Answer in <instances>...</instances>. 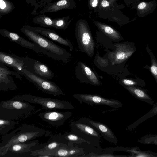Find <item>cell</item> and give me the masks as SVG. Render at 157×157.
<instances>
[{"label":"cell","instance_id":"cb8c5ba5","mask_svg":"<svg viewBox=\"0 0 157 157\" xmlns=\"http://www.w3.org/2000/svg\"><path fill=\"white\" fill-rule=\"evenodd\" d=\"M79 63L81 71L85 79L87 80V82L94 85H100V82L93 71L83 63L80 62Z\"/></svg>","mask_w":157,"mask_h":157},{"label":"cell","instance_id":"ffe728a7","mask_svg":"<svg viewBox=\"0 0 157 157\" xmlns=\"http://www.w3.org/2000/svg\"><path fill=\"white\" fill-rule=\"evenodd\" d=\"M93 22L100 32L113 41H118L124 39L119 31L110 26L94 20Z\"/></svg>","mask_w":157,"mask_h":157},{"label":"cell","instance_id":"6da1fadb","mask_svg":"<svg viewBox=\"0 0 157 157\" xmlns=\"http://www.w3.org/2000/svg\"><path fill=\"white\" fill-rule=\"evenodd\" d=\"M52 135L48 130L26 124L16 128L9 134L1 137L0 156H3L8 151L11 145L19 143L28 142L37 138L47 137Z\"/></svg>","mask_w":157,"mask_h":157},{"label":"cell","instance_id":"3957f363","mask_svg":"<svg viewBox=\"0 0 157 157\" xmlns=\"http://www.w3.org/2000/svg\"><path fill=\"white\" fill-rule=\"evenodd\" d=\"M30 103L12 98L0 103V118L13 120L32 112L35 107Z\"/></svg>","mask_w":157,"mask_h":157},{"label":"cell","instance_id":"8992f818","mask_svg":"<svg viewBox=\"0 0 157 157\" xmlns=\"http://www.w3.org/2000/svg\"><path fill=\"white\" fill-rule=\"evenodd\" d=\"M12 98L23 100L30 103L39 104L41 106L42 109L48 110H68L74 109V105L68 101L30 94L16 95Z\"/></svg>","mask_w":157,"mask_h":157},{"label":"cell","instance_id":"277c9868","mask_svg":"<svg viewBox=\"0 0 157 157\" xmlns=\"http://www.w3.org/2000/svg\"><path fill=\"white\" fill-rule=\"evenodd\" d=\"M117 0H101L98 7L94 10L98 13L100 17L107 19L119 25L126 24L129 22L128 18L120 10L125 6L118 4Z\"/></svg>","mask_w":157,"mask_h":157},{"label":"cell","instance_id":"e0dca14e","mask_svg":"<svg viewBox=\"0 0 157 157\" xmlns=\"http://www.w3.org/2000/svg\"><path fill=\"white\" fill-rule=\"evenodd\" d=\"M76 6L74 0H57L52 3H47L37 14L56 12L63 9H73Z\"/></svg>","mask_w":157,"mask_h":157},{"label":"cell","instance_id":"ba28073f","mask_svg":"<svg viewBox=\"0 0 157 157\" xmlns=\"http://www.w3.org/2000/svg\"><path fill=\"white\" fill-rule=\"evenodd\" d=\"M21 75L25 76L44 92L55 96L65 95L62 89L54 82L41 77L25 69L22 70Z\"/></svg>","mask_w":157,"mask_h":157},{"label":"cell","instance_id":"484cf974","mask_svg":"<svg viewBox=\"0 0 157 157\" xmlns=\"http://www.w3.org/2000/svg\"><path fill=\"white\" fill-rule=\"evenodd\" d=\"M33 21L34 23L44 27L54 28L53 19L45 14L37 15L33 18Z\"/></svg>","mask_w":157,"mask_h":157},{"label":"cell","instance_id":"7402d4cb","mask_svg":"<svg viewBox=\"0 0 157 157\" xmlns=\"http://www.w3.org/2000/svg\"><path fill=\"white\" fill-rule=\"evenodd\" d=\"M136 98L151 105L154 104L152 99L147 93L145 90L137 86H124Z\"/></svg>","mask_w":157,"mask_h":157},{"label":"cell","instance_id":"7a4b0ae2","mask_svg":"<svg viewBox=\"0 0 157 157\" xmlns=\"http://www.w3.org/2000/svg\"><path fill=\"white\" fill-rule=\"evenodd\" d=\"M20 30L29 40L40 47L42 54L57 61H64L69 58V54L66 50L33 30L28 25H23Z\"/></svg>","mask_w":157,"mask_h":157},{"label":"cell","instance_id":"52a82bcc","mask_svg":"<svg viewBox=\"0 0 157 157\" xmlns=\"http://www.w3.org/2000/svg\"><path fill=\"white\" fill-rule=\"evenodd\" d=\"M71 128L73 133L88 142L89 145L102 150L100 146V134L93 127L78 121L72 123Z\"/></svg>","mask_w":157,"mask_h":157},{"label":"cell","instance_id":"5bb4252c","mask_svg":"<svg viewBox=\"0 0 157 157\" xmlns=\"http://www.w3.org/2000/svg\"><path fill=\"white\" fill-rule=\"evenodd\" d=\"M79 121L93 127L108 142L115 145L117 144L118 142L117 138L112 131L106 125L85 117L80 118Z\"/></svg>","mask_w":157,"mask_h":157},{"label":"cell","instance_id":"d4e9b609","mask_svg":"<svg viewBox=\"0 0 157 157\" xmlns=\"http://www.w3.org/2000/svg\"><path fill=\"white\" fill-rule=\"evenodd\" d=\"M59 136L63 140L68 141L67 145L69 147L74 146L73 145L74 144H80L83 143H85L89 144L88 142L73 132L59 135Z\"/></svg>","mask_w":157,"mask_h":157},{"label":"cell","instance_id":"83f0119b","mask_svg":"<svg viewBox=\"0 0 157 157\" xmlns=\"http://www.w3.org/2000/svg\"><path fill=\"white\" fill-rule=\"evenodd\" d=\"M15 125L13 120H7L0 118V135H5L13 129Z\"/></svg>","mask_w":157,"mask_h":157},{"label":"cell","instance_id":"4dcf8cb0","mask_svg":"<svg viewBox=\"0 0 157 157\" xmlns=\"http://www.w3.org/2000/svg\"><path fill=\"white\" fill-rule=\"evenodd\" d=\"M121 84L124 86H145V82L141 79L134 80L130 79H123L121 81Z\"/></svg>","mask_w":157,"mask_h":157},{"label":"cell","instance_id":"603a6c76","mask_svg":"<svg viewBox=\"0 0 157 157\" xmlns=\"http://www.w3.org/2000/svg\"><path fill=\"white\" fill-rule=\"evenodd\" d=\"M157 6L155 0L140 2L136 6L138 16L143 17L152 13Z\"/></svg>","mask_w":157,"mask_h":157},{"label":"cell","instance_id":"1f68e13d","mask_svg":"<svg viewBox=\"0 0 157 157\" xmlns=\"http://www.w3.org/2000/svg\"><path fill=\"white\" fill-rule=\"evenodd\" d=\"M39 0H25V2L28 5H30L34 7V9L31 13V14L35 15L37 14V11L38 9L41 8L42 6L38 2Z\"/></svg>","mask_w":157,"mask_h":157},{"label":"cell","instance_id":"8fae6325","mask_svg":"<svg viewBox=\"0 0 157 157\" xmlns=\"http://www.w3.org/2000/svg\"><path fill=\"white\" fill-rule=\"evenodd\" d=\"M5 65L0 62V90L5 91L15 90L17 86L10 75H13L16 78L22 80L21 75L17 72L9 70Z\"/></svg>","mask_w":157,"mask_h":157},{"label":"cell","instance_id":"9a60e30c","mask_svg":"<svg viewBox=\"0 0 157 157\" xmlns=\"http://www.w3.org/2000/svg\"><path fill=\"white\" fill-rule=\"evenodd\" d=\"M0 34L8 38L10 41L17 43L23 47L32 50L37 53H42L41 50L37 45L27 40L17 33L6 29H1Z\"/></svg>","mask_w":157,"mask_h":157},{"label":"cell","instance_id":"e575fe53","mask_svg":"<svg viewBox=\"0 0 157 157\" xmlns=\"http://www.w3.org/2000/svg\"><path fill=\"white\" fill-rule=\"evenodd\" d=\"M136 156V157H148V156H150V155H147L146 154L142 153H140L139 154H138Z\"/></svg>","mask_w":157,"mask_h":157},{"label":"cell","instance_id":"f1b7e54d","mask_svg":"<svg viewBox=\"0 0 157 157\" xmlns=\"http://www.w3.org/2000/svg\"><path fill=\"white\" fill-rule=\"evenodd\" d=\"M54 28L57 29L65 30L71 21L69 16L53 19Z\"/></svg>","mask_w":157,"mask_h":157},{"label":"cell","instance_id":"d6a6232c","mask_svg":"<svg viewBox=\"0 0 157 157\" xmlns=\"http://www.w3.org/2000/svg\"><path fill=\"white\" fill-rule=\"evenodd\" d=\"M101 0H88V5L91 10H95L98 6Z\"/></svg>","mask_w":157,"mask_h":157},{"label":"cell","instance_id":"f546056e","mask_svg":"<svg viewBox=\"0 0 157 157\" xmlns=\"http://www.w3.org/2000/svg\"><path fill=\"white\" fill-rule=\"evenodd\" d=\"M146 50L150 56L151 62V64L149 67V71L152 75L155 78L157 83V60L153 54L151 49L147 45L146 46Z\"/></svg>","mask_w":157,"mask_h":157},{"label":"cell","instance_id":"d6986e66","mask_svg":"<svg viewBox=\"0 0 157 157\" xmlns=\"http://www.w3.org/2000/svg\"><path fill=\"white\" fill-rule=\"evenodd\" d=\"M31 72L45 79H51L54 76V73L46 65L32 59Z\"/></svg>","mask_w":157,"mask_h":157},{"label":"cell","instance_id":"4316f807","mask_svg":"<svg viewBox=\"0 0 157 157\" xmlns=\"http://www.w3.org/2000/svg\"><path fill=\"white\" fill-rule=\"evenodd\" d=\"M15 7L13 3L8 0H0V19L11 12Z\"/></svg>","mask_w":157,"mask_h":157},{"label":"cell","instance_id":"d590c367","mask_svg":"<svg viewBox=\"0 0 157 157\" xmlns=\"http://www.w3.org/2000/svg\"><path fill=\"white\" fill-rule=\"evenodd\" d=\"M155 142L156 143V144H157V138L156 139H155Z\"/></svg>","mask_w":157,"mask_h":157},{"label":"cell","instance_id":"4fadbf2b","mask_svg":"<svg viewBox=\"0 0 157 157\" xmlns=\"http://www.w3.org/2000/svg\"><path fill=\"white\" fill-rule=\"evenodd\" d=\"M69 111L62 112L56 110H48L39 114L44 121L51 125L58 127L62 125L65 121L71 116Z\"/></svg>","mask_w":157,"mask_h":157},{"label":"cell","instance_id":"8d00e7d4","mask_svg":"<svg viewBox=\"0 0 157 157\" xmlns=\"http://www.w3.org/2000/svg\"><path fill=\"white\" fill-rule=\"evenodd\" d=\"M124 0L125 1V0Z\"/></svg>","mask_w":157,"mask_h":157},{"label":"cell","instance_id":"30bf717a","mask_svg":"<svg viewBox=\"0 0 157 157\" xmlns=\"http://www.w3.org/2000/svg\"><path fill=\"white\" fill-rule=\"evenodd\" d=\"M73 96L81 103L82 102L92 105H100L108 106L114 108H119L123 106L119 101L109 99L99 95L88 94H75Z\"/></svg>","mask_w":157,"mask_h":157},{"label":"cell","instance_id":"9c48e42d","mask_svg":"<svg viewBox=\"0 0 157 157\" xmlns=\"http://www.w3.org/2000/svg\"><path fill=\"white\" fill-rule=\"evenodd\" d=\"M0 62L13 68L21 75L24 69L30 71L31 70L32 59L28 57H20L0 51Z\"/></svg>","mask_w":157,"mask_h":157},{"label":"cell","instance_id":"5b68a950","mask_svg":"<svg viewBox=\"0 0 157 157\" xmlns=\"http://www.w3.org/2000/svg\"><path fill=\"white\" fill-rule=\"evenodd\" d=\"M75 35L80 50L87 54L90 57L93 56L95 43L87 21L80 19L75 24Z\"/></svg>","mask_w":157,"mask_h":157},{"label":"cell","instance_id":"44dd1931","mask_svg":"<svg viewBox=\"0 0 157 157\" xmlns=\"http://www.w3.org/2000/svg\"><path fill=\"white\" fill-rule=\"evenodd\" d=\"M39 145V140H38L19 143L11 145L8 148V151L16 153L27 152L32 150V147H37Z\"/></svg>","mask_w":157,"mask_h":157},{"label":"cell","instance_id":"2e32d148","mask_svg":"<svg viewBox=\"0 0 157 157\" xmlns=\"http://www.w3.org/2000/svg\"><path fill=\"white\" fill-rule=\"evenodd\" d=\"M28 25L33 30L52 40L68 47L71 51L72 50L73 46L71 42L67 39H65L62 37L54 30L41 27H32L29 25Z\"/></svg>","mask_w":157,"mask_h":157},{"label":"cell","instance_id":"7c38bea8","mask_svg":"<svg viewBox=\"0 0 157 157\" xmlns=\"http://www.w3.org/2000/svg\"><path fill=\"white\" fill-rule=\"evenodd\" d=\"M117 48L113 52V65L120 64L128 59L136 50L135 44L124 42L116 45Z\"/></svg>","mask_w":157,"mask_h":157},{"label":"cell","instance_id":"ac0fdd59","mask_svg":"<svg viewBox=\"0 0 157 157\" xmlns=\"http://www.w3.org/2000/svg\"><path fill=\"white\" fill-rule=\"evenodd\" d=\"M63 140L59 134L54 136L47 142L37 146V149L30 151L31 155L38 152L55 150L59 147H67V144L61 142Z\"/></svg>","mask_w":157,"mask_h":157},{"label":"cell","instance_id":"836d02e7","mask_svg":"<svg viewBox=\"0 0 157 157\" xmlns=\"http://www.w3.org/2000/svg\"><path fill=\"white\" fill-rule=\"evenodd\" d=\"M54 0H41L39 3L41 6H45L47 3L50 2Z\"/></svg>","mask_w":157,"mask_h":157}]
</instances>
